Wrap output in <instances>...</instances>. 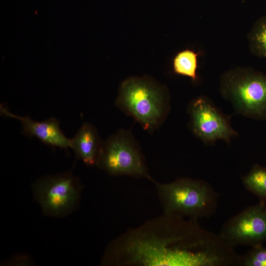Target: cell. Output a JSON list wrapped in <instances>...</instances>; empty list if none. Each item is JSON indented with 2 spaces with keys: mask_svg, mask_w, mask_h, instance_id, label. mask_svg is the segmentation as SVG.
Wrapping results in <instances>:
<instances>
[{
  "mask_svg": "<svg viewBox=\"0 0 266 266\" xmlns=\"http://www.w3.org/2000/svg\"><path fill=\"white\" fill-rule=\"evenodd\" d=\"M248 40L252 53L266 58V15L255 22L249 33Z\"/></svg>",
  "mask_w": 266,
  "mask_h": 266,
  "instance_id": "obj_13",
  "label": "cell"
},
{
  "mask_svg": "<svg viewBox=\"0 0 266 266\" xmlns=\"http://www.w3.org/2000/svg\"><path fill=\"white\" fill-rule=\"evenodd\" d=\"M0 113L18 120L21 123L22 133L29 137H35L44 144L67 150L70 147V139L67 138L60 128L59 121L54 117L43 121H36L28 116L13 114L3 105Z\"/></svg>",
  "mask_w": 266,
  "mask_h": 266,
  "instance_id": "obj_9",
  "label": "cell"
},
{
  "mask_svg": "<svg viewBox=\"0 0 266 266\" xmlns=\"http://www.w3.org/2000/svg\"><path fill=\"white\" fill-rule=\"evenodd\" d=\"M198 54L190 49H186L178 53L173 60L174 72L179 75L189 77L195 82L198 76Z\"/></svg>",
  "mask_w": 266,
  "mask_h": 266,
  "instance_id": "obj_12",
  "label": "cell"
},
{
  "mask_svg": "<svg viewBox=\"0 0 266 266\" xmlns=\"http://www.w3.org/2000/svg\"><path fill=\"white\" fill-rule=\"evenodd\" d=\"M102 142L96 128L84 123L74 137L70 139V148L76 157L89 166H96Z\"/></svg>",
  "mask_w": 266,
  "mask_h": 266,
  "instance_id": "obj_10",
  "label": "cell"
},
{
  "mask_svg": "<svg viewBox=\"0 0 266 266\" xmlns=\"http://www.w3.org/2000/svg\"><path fill=\"white\" fill-rule=\"evenodd\" d=\"M242 182L248 191L258 197L261 201H266V167L253 165L242 177Z\"/></svg>",
  "mask_w": 266,
  "mask_h": 266,
  "instance_id": "obj_11",
  "label": "cell"
},
{
  "mask_svg": "<svg viewBox=\"0 0 266 266\" xmlns=\"http://www.w3.org/2000/svg\"><path fill=\"white\" fill-rule=\"evenodd\" d=\"M153 182L166 215L198 221L216 212L219 194L204 180L180 177L169 183Z\"/></svg>",
  "mask_w": 266,
  "mask_h": 266,
  "instance_id": "obj_2",
  "label": "cell"
},
{
  "mask_svg": "<svg viewBox=\"0 0 266 266\" xmlns=\"http://www.w3.org/2000/svg\"><path fill=\"white\" fill-rule=\"evenodd\" d=\"M231 246L262 244L266 240V203L261 201L230 218L219 233Z\"/></svg>",
  "mask_w": 266,
  "mask_h": 266,
  "instance_id": "obj_7",
  "label": "cell"
},
{
  "mask_svg": "<svg viewBox=\"0 0 266 266\" xmlns=\"http://www.w3.org/2000/svg\"><path fill=\"white\" fill-rule=\"evenodd\" d=\"M221 95L237 113L255 119H266V75L239 68L225 73L220 81Z\"/></svg>",
  "mask_w": 266,
  "mask_h": 266,
  "instance_id": "obj_4",
  "label": "cell"
},
{
  "mask_svg": "<svg viewBox=\"0 0 266 266\" xmlns=\"http://www.w3.org/2000/svg\"><path fill=\"white\" fill-rule=\"evenodd\" d=\"M195 241L186 219L165 214L128 229L112 240L103 266H191Z\"/></svg>",
  "mask_w": 266,
  "mask_h": 266,
  "instance_id": "obj_1",
  "label": "cell"
},
{
  "mask_svg": "<svg viewBox=\"0 0 266 266\" xmlns=\"http://www.w3.org/2000/svg\"><path fill=\"white\" fill-rule=\"evenodd\" d=\"M82 185L69 172L48 175L38 179L33 185L34 198L42 212L50 217H64L76 209Z\"/></svg>",
  "mask_w": 266,
  "mask_h": 266,
  "instance_id": "obj_6",
  "label": "cell"
},
{
  "mask_svg": "<svg viewBox=\"0 0 266 266\" xmlns=\"http://www.w3.org/2000/svg\"><path fill=\"white\" fill-rule=\"evenodd\" d=\"M238 266H266V247L262 244L251 246L246 253L239 255Z\"/></svg>",
  "mask_w": 266,
  "mask_h": 266,
  "instance_id": "obj_14",
  "label": "cell"
},
{
  "mask_svg": "<svg viewBox=\"0 0 266 266\" xmlns=\"http://www.w3.org/2000/svg\"><path fill=\"white\" fill-rule=\"evenodd\" d=\"M188 111L193 133L204 143H212L221 139L229 143L237 135L229 118L206 97L194 100Z\"/></svg>",
  "mask_w": 266,
  "mask_h": 266,
  "instance_id": "obj_8",
  "label": "cell"
},
{
  "mask_svg": "<svg viewBox=\"0 0 266 266\" xmlns=\"http://www.w3.org/2000/svg\"><path fill=\"white\" fill-rule=\"evenodd\" d=\"M116 105L149 132L160 127L169 110L166 90L148 77H131L123 82Z\"/></svg>",
  "mask_w": 266,
  "mask_h": 266,
  "instance_id": "obj_3",
  "label": "cell"
},
{
  "mask_svg": "<svg viewBox=\"0 0 266 266\" xmlns=\"http://www.w3.org/2000/svg\"><path fill=\"white\" fill-rule=\"evenodd\" d=\"M96 166L112 176L154 180L138 144L128 131L120 130L102 142Z\"/></svg>",
  "mask_w": 266,
  "mask_h": 266,
  "instance_id": "obj_5",
  "label": "cell"
}]
</instances>
